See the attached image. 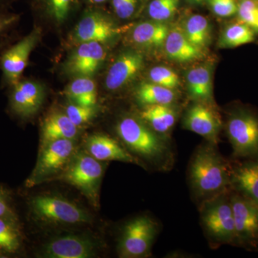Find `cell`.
Segmentation results:
<instances>
[{"mask_svg": "<svg viewBox=\"0 0 258 258\" xmlns=\"http://www.w3.org/2000/svg\"><path fill=\"white\" fill-rule=\"evenodd\" d=\"M104 167L101 161L89 154H81L73 159L59 179L77 188L97 207Z\"/></svg>", "mask_w": 258, "mask_h": 258, "instance_id": "52a82bcc", "label": "cell"}, {"mask_svg": "<svg viewBox=\"0 0 258 258\" xmlns=\"http://www.w3.org/2000/svg\"><path fill=\"white\" fill-rule=\"evenodd\" d=\"M94 106H85L72 103L66 107V114L76 126H81L92 119L95 115Z\"/></svg>", "mask_w": 258, "mask_h": 258, "instance_id": "1f68e13d", "label": "cell"}, {"mask_svg": "<svg viewBox=\"0 0 258 258\" xmlns=\"http://www.w3.org/2000/svg\"><path fill=\"white\" fill-rule=\"evenodd\" d=\"M115 132L131 154L138 159L142 167L167 172L174 167L176 153L171 139L154 132L140 118L123 117L117 123Z\"/></svg>", "mask_w": 258, "mask_h": 258, "instance_id": "6da1fadb", "label": "cell"}, {"mask_svg": "<svg viewBox=\"0 0 258 258\" xmlns=\"http://www.w3.org/2000/svg\"><path fill=\"white\" fill-rule=\"evenodd\" d=\"M73 0H45L48 14L56 23H63L70 13Z\"/></svg>", "mask_w": 258, "mask_h": 258, "instance_id": "d6a6232c", "label": "cell"}, {"mask_svg": "<svg viewBox=\"0 0 258 258\" xmlns=\"http://www.w3.org/2000/svg\"><path fill=\"white\" fill-rule=\"evenodd\" d=\"M231 189L258 204V159L232 164Z\"/></svg>", "mask_w": 258, "mask_h": 258, "instance_id": "ac0fdd59", "label": "cell"}, {"mask_svg": "<svg viewBox=\"0 0 258 258\" xmlns=\"http://www.w3.org/2000/svg\"><path fill=\"white\" fill-rule=\"evenodd\" d=\"M88 154L100 161H118L142 166L138 159L131 154L118 141L104 134L91 136L86 142Z\"/></svg>", "mask_w": 258, "mask_h": 258, "instance_id": "e0dca14e", "label": "cell"}, {"mask_svg": "<svg viewBox=\"0 0 258 258\" xmlns=\"http://www.w3.org/2000/svg\"><path fill=\"white\" fill-rule=\"evenodd\" d=\"M137 2V0H112V4L118 18L128 19L135 12Z\"/></svg>", "mask_w": 258, "mask_h": 258, "instance_id": "e575fe53", "label": "cell"}, {"mask_svg": "<svg viewBox=\"0 0 258 258\" xmlns=\"http://www.w3.org/2000/svg\"><path fill=\"white\" fill-rule=\"evenodd\" d=\"M212 11L220 17H230L236 14L238 5L236 0H209Z\"/></svg>", "mask_w": 258, "mask_h": 258, "instance_id": "836d02e7", "label": "cell"}, {"mask_svg": "<svg viewBox=\"0 0 258 258\" xmlns=\"http://www.w3.org/2000/svg\"><path fill=\"white\" fill-rule=\"evenodd\" d=\"M183 128L218 145L222 129L221 117L212 103L195 101L183 117Z\"/></svg>", "mask_w": 258, "mask_h": 258, "instance_id": "30bf717a", "label": "cell"}, {"mask_svg": "<svg viewBox=\"0 0 258 258\" xmlns=\"http://www.w3.org/2000/svg\"><path fill=\"white\" fill-rule=\"evenodd\" d=\"M232 164L222 155L218 145L205 141L195 149L187 168L191 198L198 207L231 190Z\"/></svg>", "mask_w": 258, "mask_h": 258, "instance_id": "7a4b0ae2", "label": "cell"}, {"mask_svg": "<svg viewBox=\"0 0 258 258\" xmlns=\"http://www.w3.org/2000/svg\"><path fill=\"white\" fill-rule=\"evenodd\" d=\"M239 21L258 32L257 0H242L237 10Z\"/></svg>", "mask_w": 258, "mask_h": 258, "instance_id": "4dcf8cb0", "label": "cell"}, {"mask_svg": "<svg viewBox=\"0 0 258 258\" xmlns=\"http://www.w3.org/2000/svg\"><path fill=\"white\" fill-rule=\"evenodd\" d=\"M123 30L104 15L93 12L85 15L76 25L74 38L79 44L87 42L101 43L111 40Z\"/></svg>", "mask_w": 258, "mask_h": 258, "instance_id": "4fadbf2b", "label": "cell"}, {"mask_svg": "<svg viewBox=\"0 0 258 258\" xmlns=\"http://www.w3.org/2000/svg\"><path fill=\"white\" fill-rule=\"evenodd\" d=\"M137 98L143 106L174 104L176 96L174 90L154 83H142L137 91Z\"/></svg>", "mask_w": 258, "mask_h": 258, "instance_id": "cb8c5ba5", "label": "cell"}, {"mask_svg": "<svg viewBox=\"0 0 258 258\" xmlns=\"http://www.w3.org/2000/svg\"><path fill=\"white\" fill-rule=\"evenodd\" d=\"M78 134V127L70 120L66 113H53L45 118L42 128V142L46 145L59 139L74 140Z\"/></svg>", "mask_w": 258, "mask_h": 258, "instance_id": "7402d4cb", "label": "cell"}, {"mask_svg": "<svg viewBox=\"0 0 258 258\" xmlns=\"http://www.w3.org/2000/svg\"><path fill=\"white\" fill-rule=\"evenodd\" d=\"M186 86L191 99L197 102L212 103V70L208 66H198L186 75Z\"/></svg>", "mask_w": 258, "mask_h": 258, "instance_id": "44dd1931", "label": "cell"}, {"mask_svg": "<svg viewBox=\"0 0 258 258\" xmlns=\"http://www.w3.org/2000/svg\"><path fill=\"white\" fill-rule=\"evenodd\" d=\"M66 95L76 104L94 106L97 101L96 83L90 77H78L67 88Z\"/></svg>", "mask_w": 258, "mask_h": 258, "instance_id": "d4e9b609", "label": "cell"}, {"mask_svg": "<svg viewBox=\"0 0 258 258\" xmlns=\"http://www.w3.org/2000/svg\"><path fill=\"white\" fill-rule=\"evenodd\" d=\"M189 1L194 3H201L204 0H189Z\"/></svg>", "mask_w": 258, "mask_h": 258, "instance_id": "f35d334b", "label": "cell"}, {"mask_svg": "<svg viewBox=\"0 0 258 258\" xmlns=\"http://www.w3.org/2000/svg\"><path fill=\"white\" fill-rule=\"evenodd\" d=\"M149 79L152 83L171 90L176 89L180 84L178 75L173 70L164 66L153 68L149 73Z\"/></svg>", "mask_w": 258, "mask_h": 258, "instance_id": "f546056e", "label": "cell"}, {"mask_svg": "<svg viewBox=\"0 0 258 258\" xmlns=\"http://www.w3.org/2000/svg\"><path fill=\"white\" fill-rule=\"evenodd\" d=\"M169 32L162 22H143L134 28L132 37L134 43L140 46L159 47L164 45Z\"/></svg>", "mask_w": 258, "mask_h": 258, "instance_id": "603a6c76", "label": "cell"}, {"mask_svg": "<svg viewBox=\"0 0 258 258\" xmlns=\"http://www.w3.org/2000/svg\"><path fill=\"white\" fill-rule=\"evenodd\" d=\"M96 253V244L85 236L69 235L47 242L42 255L48 258H88Z\"/></svg>", "mask_w": 258, "mask_h": 258, "instance_id": "9a60e30c", "label": "cell"}, {"mask_svg": "<svg viewBox=\"0 0 258 258\" xmlns=\"http://www.w3.org/2000/svg\"><path fill=\"white\" fill-rule=\"evenodd\" d=\"M21 236L16 222L0 217V250L14 253L20 248Z\"/></svg>", "mask_w": 258, "mask_h": 258, "instance_id": "83f0119b", "label": "cell"}, {"mask_svg": "<svg viewBox=\"0 0 258 258\" xmlns=\"http://www.w3.org/2000/svg\"><path fill=\"white\" fill-rule=\"evenodd\" d=\"M159 231V224L149 215H141L129 220L123 226L118 240V256L123 258L150 257Z\"/></svg>", "mask_w": 258, "mask_h": 258, "instance_id": "5b68a950", "label": "cell"}, {"mask_svg": "<svg viewBox=\"0 0 258 258\" xmlns=\"http://www.w3.org/2000/svg\"><path fill=\"white\" fill-rule=\"evenodd\" d=\"M144 56L135 51L121 54L112 64L107 73L105 85L109 91L120 89L139 74L143 69Z\"/></svg>", "mask_w": 258, "mask_h": 258, "instance_id": "2e32d148", "label": "cell"}, {"mask_svg": "<svg viewBox=\"0 0 258 258\" xmlns=\"http://www.w3.org/2000/svg\"><path fill=\"white\" fill-rule=\"evenodd\" d=\"M179 0H153L149 4L148 13L155 21L164 22L175 14Z\"/></svg>", "mask_w": 258, "mask_h": 258, "instance_id": "f1b7e54d", "label": "cell"}, {"mask_svg": "<svg viewBox=\"0 0 258 258\" xmlns=\"http://www.w3.org/2000/svg\"><path fill=\"white\" fill-rule=\"evenodd\" d=\"M230 199L235 220V245L258 249V204L233 190Z\"/></svg>", "mask_w": 258, "mask_h": 258, "instance_id": "ba28073f", "label": "cell"}, {"mask_svg": "<svg viewBox=\"0 0 258 258\" xmlns=\"http://www.w3.org/2000/svg\"><path fill=\"white\" fill-rule=\"evenodd\" d=\"M254 32L245 24L239 21L231 24L224 30L220 40L221 46L237 47L254 41Z\"/></svg>", "mask_w": 258, "mask_h": 258, "instance_id": "4316f807", "label": "cell"}, {"mask_svg": "<svg viewBox=\"0 0 258 258\" xmlns=\"http://www.w3.org/2000/svg\"><path fill=\"white\" fill-rule=\"evenodd\" d=\"M231 190L205 202L198 207L200 224L212 249L219 248L224 244H235Z\"/></svg>", "mask_w": 258, "mask_h": 258, "instance_id": "3957f363", "label": "cell"}, {"mask_svg": "<svg viewBox=\"0 0 258 258\" xmlns=\"http://www.w3.org/2000/svg\"><path fill=\"white\" fill-rule=\"evenodd\" d=\"M20 17L13 13H7L0 11V37L13 28L18 23Z\"/></svg>", "mask_w": 258, "mask_h": 258, "instance_id": "d590c367", "label": "cell"}, {"mask_svg": "<svg viewBox=\"0 0 258 258\" xmlns=\"http://www.w3.org/2000/svg\"><path fill=\"white\" fill-rule=\"evenodd\" d=\"M10 111L23 119L36 114L45 99V89L40 83L20 79L10 86Z\"/></svg>", "mask_w": 258, "mask_h": 258, "instance_id": "7c38bea8", "label": "cell"}, {"mask_svg": "<svg viewBox=\"0 0 258 258\" xmlns=\"http://www.w3.org/2000/svg\"><path fill=\"white\" fill-rule=\"evenodd\" d=\"M91 1L94 3H103V2L106 1V0H91Z\"/></svg>", "mask_w": 258, "mask_h": 258, "instance_id": "74e56055", "label": "cell"}, {"mask_svg": "<svg viewBox=\"0 0 258 258\" xmlns=\"http://www.w3.org/2000/svg\"><path fill=\"white\" fill-rule=\"evenodd\" d=\"M225 130L235 159H258V115L237 108L229 114Z\"/></svg>", "mask_w": 258, "mask_h": 258, "instance_id": "277c9868", "label": "cell"}, {"mask_svg": "<svg viewBox=\"0 0 258 258\" xmlns=\"http://www.w3.org/2000/svg\"><path fill=\"white\" fill-rule=\"evenodd\" d=\"M0 217L12 221H17L16 215L10 207L6 194L2 189H0Z\"/></svg>", "mask_w": 258, "mask_h": 258, "instance_id": "8d00e7d4", "label": "cell"}, {"mask_svg": "<svg viewBox=\"0 0 258 258\" xmlns=\"http://www.w3.org/2000/svg\"><path fill=\"white\" fill-rule=\"evenodd\" d=\"M164 45L168 57L179 62L197 60L203 54L201 49L191 44L179 28L169 30Z\"/></svg>", "mask_w": 258, "mask_h": 258, "instance_id": "ffe728a7", "label": "cell"}, {"mask_svg": "<svg viewBox=\"0 0 258 258\" xmlns=\"http://www.w3.org/2000/svg\"><path fill=\"white\" fill-rule=\"evenodd\" d=\"M74 150V143L71 139H59L44 146L28 184H37L63 169L72 157Z\"/></svg>", "mask_w": 258, "mask_h": 258, "instance_id": "8fae6325", "label": "cell"}, {"mask_svg": "<svg viewBox=\"0 0 258 258\" xmlns=\"http://www.w3.org/2000/svg\"><path fill=\"white\" fill-rule=\"evenodd\" d=\"M141 118L154 132L169 137L178 118V111L174 104L148 105L139 112Z\"/></svg>", "mask_w": 258, "mask_h": 258, "instance_id": "d6986e66", "label": "cell"}, {"mask_svg": "<svg viewBox=\"0 0 258 258\" xmlns=\"http://www.w3.org/2000/svg\"><path fill=\"white\" fill-rule=\"evenodd\" d=\"M184 32L194 45L200 49L205 47L210 37V27L208 19L203 15H192L186 21Z\"/></svg>", "mask_w": 258, "mask_h": 258, "instance_id": "484cf974", "label": "cell"}, {"mask_svg": "<svg viewBox=\"0 0 258 258\" xmlns=\"http://www.w3.org/2000/svg\"><path fill=\"white\" fill-rule=\"evenodd\" d=\"M4 47H5L4 44L0 43V53H1L2 51L4 50Z\"/></svg>", "mask_w": 258, "mask_h": 258, "instance_id": "ab89813d", "label": "cell"}, {"mask_svg": "<svg viewBox=\"0 0 258 258\" xmlns=\"http://www.w3.org/2000/svg\"><path fill=\"white\" fill-rule=\"evenodd\" d=\"M30 208L42 222L55 225H81L91 222L87 212L57 195H40L30 200Z\"/></svg>", "mask_w": 258, "mask_h": 258, "instance_id": "8992f818", "label": "cell"}, {"mask_svg": "<svg viewBox=\"0 0 258 258\" xmlns=\"http://www.w3.org/2000/svg\"><path fill=\"white\" fill-rule=\"evenodd\" d=\"M106 56V50L100 42L80 43L70 56L66 71L78 77H90L99 69Z\"/></svg>", "mask_w": 258, "mask_h": 258, "instance_id": "5bb4252c", "label": "cell"}, {"mask_svg": "<svg viewBox=\"0 0 258 258\" xmlns=\"http://www.w3.org/2000/svg\"><path fill=\"white\" fill-rule=\"evenodd\" d=\"M41 37V30L35 28L23 39L0 53V69L5 84L10 86L22 79L32 50Z\"/></svg>", "mask_w": 258, "mask_h": 258, "instance_id": "9c48e42d", "label": "cell"}]
</instances>
